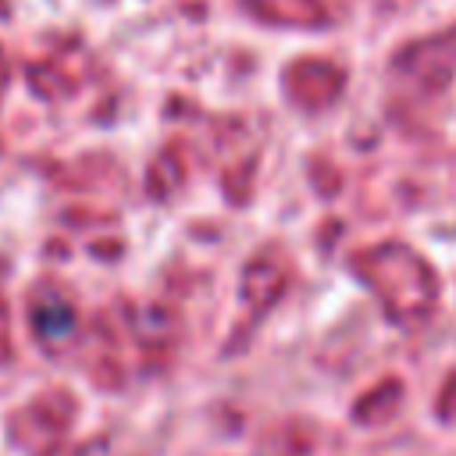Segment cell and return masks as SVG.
<instances>
[{
	"mask_svg": "<svg viewBox=\"0 0 456 456\" xmlns=\"http://www.w3.org/2000/svg\"><path fill=\"white\" fill-rule=\"evenodd\" d=\"M53 321H61V324H57V335H64V331L71 328V314H68L64 306H46V310L36 314V324H39V331H46V335H53Z\"/></svg>",
	"mask_w": 456,
	"mask_h": 456,
	"instance_id": "6da1fadb",
	"label": "cell"
}]
</instances>
